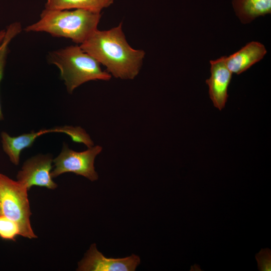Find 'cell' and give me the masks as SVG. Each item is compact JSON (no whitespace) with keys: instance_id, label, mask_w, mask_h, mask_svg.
I'll return each instance as SVG.
<instances>
[{"instance_id":"obj_1","label":"cell","mask_w":271,"mask_h":271,"mask_svg":"<svg viewBox=\"0 0 271 271\" xmlns=\"http://www.w3.org/2000/svg\"><path fill=\"white\" fill-rule=\"evenodd\" d=\"M121 25L122 23L108 30L97 29L80 47L114 77L133 79L140 71L145 52L128 44Z\"/></svg>"},{"instance_id":"obj_16","label":"cell","mask_w":271,"mask_h":271,"mask_svg":"<svg viewBox=\"0 0 271 271\" xmlns=\"http://www.w3.org/2000/svg\"><path fill=\"white\" fill-rule=\"evenodd\" d=\"M5 34H6V30H3L0 31V44H1V43L2 42L4 38Z\"/></svg>"},{"instance_id":"obj_7","label":"cell","mask_w":271,"mask_h":271,"mask_svg":"<svg viewBox=\"0 0 271 271\" xmlns=\"http://www.w3.org/2000/svg\"><path fill=\"white\" fill-rule=\"evenodd\" d=\"M140 258L134 254L124 258L105 257L95 244L91 245L84 257L78 263L79 271H134L140 264Z\"/></svg>"},{"instance_id":"obj_10","label":"cell","mask_w":271,"mask_h":271,"mask_svg":"<svg viewBox=\"0 0 271 271\" xmlns=\"http://www.w3.org/2000/svg\"><path fill=\"white\" fill-rule=\"evenodd\" d=\"M48 132H62L70 136L75 142L79 141L82 134V128L79 126H61L50 129H42L38 131H31L17 137H12L9 146L11 150L16 154H20L26 148L31 147L35 140L41 135Z\"/></svg>"},{"instance_id":"obj_13","label":"cell","mask_w":271,"mask_h":271,"mask_svg":"<svg viewBox=\"0 0 271 271\" xmlns=\"http://www.w3.org/2000/svg\"><path fill=\"white\" fill-rule=\"evenodd\" d=\"M22 31L20 23L14 22L10 25L6 29L4 38L0 44V83L3 78L6 58L8 52V47L11 41ZM4 115L0 104V121L3 120Z\"/></svg>"},{"instance_id":"obj_11","label":"cell","mask_w":271,"mask_h":271,"mask_svg":"<svg viewBox=\"0 0 271 271\" xmlns=\"http://www.w3.org/2000/svg\"><path fill=\"white\" fill-rule=\"evenodd\" d=\"M236 16L243 24L271 13V0H232Z\"/></svg>"},{"instance_id":"obj_5","label":"cell","mask_w":271,"mask_h":271,"mask_svg":"<svg viewBox=\"0 0 271 271\" xmlns=\"http://www.w3.org/2000/svg\"><path fill=\"white\" fill-rule=\"evenodd\" d=\"M100 146H92L82 152H76L64 144L59 155L53 160V169L51 175L54 178L65 173H73L83 176L91 181L98 179L94 166L96 157L101 153Z\"/></svg>"},{"instance_id":"obj_4","label":"cell","mask_w":271,"mask_h":271,"mask_svg":"<svg viewBox=\"0 0 271 271\" xmlns=\"http://www.w3.org/2000/svg\"><path fill=\"white\" fill-rule=\"evenodd\" d=\"M28 189L0 173V214L17 222L20 235L29 239L37 238L31 226L32 215Z\"/></svg>"},{"instance_id":"obj_6","label":"cell","mask_w":271,"mask_h":271,"mask_svg":"<svg viewBox=\"0 0 271 271\" xmlns=\"http://www.w3.org/2000/svg\"><path fill=\"white\" fill-rule=\"evenodd\" d=\"M53 160L50 154H39L28 159L18 172L17 181L28 190L34 186L55 189L57 184L53 180L51 175Z\"/></svg>"},{"instance_id":"obj_15","label":"cell","mask_w":271,"mask_h":271,"mask_svg":"<svg viewBox=\"0 0 271 271\" xmlns=\"http://www.w3.org/2000/svg\"><path fill=\"white\" fill-rule=\"evenodd\" d=\"M255 258L259 270H271V252L269 249H262L255 255Z\"/></svg>"},{"instance_id":"obj_14","label":"cell","mask_w":271,"mask_h":271,"mask_svg":"<svg viewBox=\"0 0 271 271\" xmlns=\"http://www.w3.org/2000/svg\"><path fill=\"white\" fill-rule=\"evenodd\" d=\"M18 235H20V229L18 223L0 214V238L15 241Z\"/></svg>"},{"instance_id":"obj_8","label":"cell","mask_w":271,"mask_h":271,"mask_svg":"<svg viewBox=\"0 0 271 271\" xmlns=\"http://www.w3.org/2000/svg\"><path fill=\"white\" fill-rule=\"evenodd\" d=\"M224 57L210 61L211 76L206 80L209 97L214 106L219 110L225 106L232 74L225 64Z\"/></svg>"},{"instance_id":"obj_12","label":"cell","mask_w":271,"mask_h":271,"mask_svg":"<svg viewBox=\"0 0 271 271\" xmlns=\"http://www.w3.org/2000/svg\"><path fill=\"white\" fill-rule=\"evenodd\" d=\"M114 0H46L45 9L49 10L82 9L96 13L108 7Z\"/></svg>"},{"instance_id":"obj_2","label":"cell","mask_w":271,"mask_h":271,"mask_svg":"<svg viewBox=\"0 0 271 271\" xmlns=\"http://www.w3.org/2000/svg\"><path fill=\"white\" fill-rule=\"evenodd\" d=\"M101 15L82 9L49 10L45 9L37 22L24 30L44 32L53 37L71 39L81 44L97 29Z\"/></svg>"},{"instance_id":"obj_3","label":"cell","mask_w":271,"mask_h":271,"mask_svg":"<svg viewBox=\"0 0 271 271\" xmlns=\"http://www.w3.org/2000/svg\"><path fill=\"white\" fill-rule=\"evenodd\" d=\"M50 63L60 70L68 93L81 84L91 80L110 79L111 76L103 71L100 63L78 45H71L51 52L49 54Z\"/></svg>"},{"instance_id":"obj_9","label":"cell","mask_w":271,"mask_h":271,"mask_svg":"<svg viewBox=\"0 0 271 271\" xmlns=\"http://www.w3.org/2000/svg\"><path fill=\"white\" fill-rule=\"evenodd\" d=\"M266 52L262 44L252 41L228 57L225 56V62L232 73L239 75L261 60Z\"/></svg>"}]
</instances>
